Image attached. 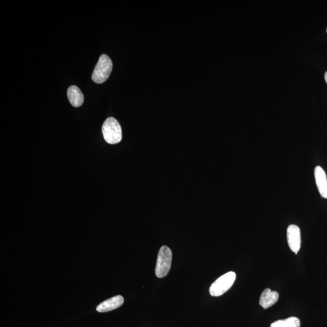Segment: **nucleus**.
Listing matches in <instances>:
<instances>
[{"instance_id":"nucleus-1","label":"nucleus","mask_w":327,"mask_h":327,"mask_svg":"<svg viewBox=\"0 0 327 327\" xmlns=\"http://www.w3.org/2000/svg\"><path fill=\"white\" fill-rule=\"evenodd\" d=\"M104 138L108 144H116L122 139V130L116 119L110 117L104 123L102 127Z\"/></svg>"},{"instance_id":"nucleus-2","label":"nucleus","mask_w":327,"mask_h":327,"mask_svg":"<svg viewBox=\"0 0 327 327\" xmlns=\"http://www.w3.org/2000/svg\"><path fill=\"white\" fill-rule=\"evenodd\" d=\"M112 68L113 63L110 58L106 55H101L93 70L92 80L97 84L105 83L110 77Z\"/></svg>"},{"instance_id":"nucleus-3","label":"nucleus","mask_w":327,"mask_h":327,"mask_svg":"<svg viewBox=\"0 0 327 327\" xmlns=\"http://www.w3.org/2000/svg\"><path fill=\"white\" fill-rule=\"evenodd\" d=\"M237 275L233 272H229L220 276L210 286V295L218 297L224 295L234 283Z\"/></svg>"},{"instance_id":"nucleus-4","label":"nucleus","mask_w":327,"mask_h":327,"mask_svg":"<svg viewBox=\"0 0 327 327\" xmlns=\"http://www.w3.org/2000/svg\"><path fill=\"white\" fill-rule=\"evenodd\" d=\"M172 252L171 248L164 245L161 247L158 255L155 274L157 277L162 278L166 276L171 270Z\"/></svg>"},{"instance_id":"nucleus-5","label":"nucleus","mask_w":327,"mask_h":327,"mask_svg":"<svg viewBox=\"0 0 327 327\" xmlns=\"http://www.w3.org/2000/svg\"><path fill=\"white\" fill-rule=\"evenodd\" d=\"M286 238L289 247L291 251L297 254L301 246V230L297 225H289L286 230Z\"/></svg>"},{"instance_id":"nucleus-6","label":"nucleus","mask_w":327,"mask_h":327,"mask_svg":"<svg viewBox=\"0 0 327 327\" xmlns=\"http://www.w3.org/2000/svg\"><path fill=\"white\" fill-rule=\"evenodd\" d=\"M314 177L319 194L324 198L327 199V176L326 172L321 167H316L314 169Z\"/></svg>"},{"instance_id":"nucleus-7","label":"nucleus","mask_w":327,"mask_h":327,"mask_svg":"<svg viewBox=\"0 0 327 327\" xmlns=\"http://www.w3.org/2000/svg\"><path fill=\"white\" fill-rule=\"evenodd\" d=\"M124 300L122 296L117 295L99 304L96 311L100 313H106L115 310L123 305Z\"/></svg>"},{"instance_id":"nucleus-8","label":"nucleus","mask_w":327,"mask_h":327,"mask_svg":"<svg viewBox=\"0 0 327 327\" xmlns=\"http://www.w3.org/2000/svg\"><path fill=\"white\" fill-rule=\"evenodd\" d=\"M279 294L277 291H272L270 288L265 289L260 296V304L262 308H270L277 303Z\"/></svg>"},{"instance_id":"nucleus-9","label":"nucleus","mask_w":327,"mask_h":327,"mask_svg":"<svg viewBox=\"0 0 327 327\" xmlns=\"http://www.w3.org/2000/svg\"><path fill=\"white\" fill-rule=\"evenodd\" d=\"M67 97L68 101L73 107L78 108L80 107L84 103L83 93L77 86H72L68 88L67 90Z\"/></svg>"},{"instance_id":"nucleus-10","label":"nucleus","mask_w":327,"mask_h":327,"mask_svg":"<svg viewBox=\"0 0 327 327\" xmlns=\"http://www.w3.org/2000/svg\"><path fill=\"white\" fill-rule=\"evenodd\" d=\"M301 322L300 319L296 317L279 320L271 324L270 327H300Z\"/></svg>"},{"instance_id":"nucleus-11","label":"nucleus","mask_w":327,"mask_h":327,"mask_svg":"<svg viewBox=\"0 0 327 327\" xmlns=\"http://www.w3.org/2000/svg\"><path fill=\"white\" fill-rule=\"evenodd\" d=\"M325 80L326 83H327V72L325 73Z\"/></svg>"},{"instance_id":"nucleus-12","label":"nucleus","mask_w":327,"mask_h":327,"mask_svg":"<svg viewBox=\"0 0 327 327\" xmlns=\"http://www.w3.org/2000/svg\"></svg>"}]
</instances>
